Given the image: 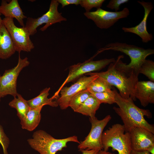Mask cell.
Wrapping results in <instances>:
<instances>
[{"instance_id":"1","label":"cell","mask_w":154,"mask_h":154,"mask_svg":"<svg viewBox=\"0 0 154 154\" xmlns=\"http://www.w3.org/2000/svg\"><path fill=\"white\" fill-rule=\"evenodd\" d=\"M123 55L118 56L115 61L109 64L107 70L100 72H91L86 74L96 75L107 82L110 85L115 86L119 90V94L123 98H130L133 101L135 86L138 80L139 74L121 60Z\"/></svg>"},{"instance_id":"34","label":"cell","mask_w":154,"mask_h":154,"mask_svg":"<svg viewBox=\"0 0 154 154\" xmlns=\"http://www.w3.org/2000/svg\"><path fill=\"white\" fill-rule=\"evenodd\" d=\"M1 15L0 14V27L3 24V19H2L1 17Z\"/></svg>"},{"instance_id":"31","label":"cell","mask_w":154,"mask_h":154,"mask_svg":"<svg viewBox=\"0 0 154 154\" xmlns=\"http://www.w3.org/2000/svg\"><path fill=\"white\" fill-rule=\"evenodd\" d=\"M130 154H150V153L147 151H137L131 150Z\"/></svg>"},{"instance_id":"14","label":"cell","mask_w":154,"mask_h":154,"mask_svg":"<svg viewBox=\"0 0 154 154\" xmlns=\"http://www.w3.org/2000/svg\"><path fill=\"white\" fill-rule=\"evenodd\" d=\"M137 2L143 8L144 14L142 20L137 25L131 27H123L122 30L125 33L135 34L139 37L143 43H146L151 40L153 38V35L148 32L147 27V18L153 8L152 3L150 2L138 1Z\"/></svg>"},{"instance_id":"10","label":"cell","mask_w":154,"mask_h":154,"mask_svg":"<svg viewBox=\"0 0 154 154\" xmlns=\"http://www.w3.org/2000/svg\"><path fill=\"white\" fill-rule=\"evenodd\" d=\"M84 15L93 21L96 26L100 29H108L113 25L119 19L127 17L129 11L127 7L118 11H109L101 8L95 11L85 12Z\"/></svg>"},{"instance_id":"15","label":"cell","mask_w":154,"mask_h":154,"mask_svg":"<svg viewBox=\"0 0 154 154\" xmlns=\"http://www.w3.org/2000/svg\"><path fill=\"white\" fill-rule=\"evenodd\" d=\"M134 96L144 107L154 104V82L150 80L138 81L135 88Z\"/></svg>"},{"instance_id":"28","label":"cell","mask_w":154,"mask_h":154,"mask_svg":"<svg viewBox=\"0 0 154 154\" xmlns=\"http://www.w3.org/2000/svg\"><path fill=\"white\" fill-rule=\"evenodd\" d=\"M128 0H111L106 6V7L111 9H114L115 11H118L119 7L122 4L127 3Z\"/></svg>"},{"instance_id":"21","label":"cell","mask_w":154,"mask_h":154,"mask_svg":"<svg viewBox=\"0 0 154 154\" xmlns=\"http://www.w3.org/2000/svg\"><path fill=\"white\" fill-rule=\"evenodd\" d=\"M17 97H14L9 105L11 107L16 109L17 115L21 120L25 117L31 108L27 100H25L21 95L18 94Z\"/></svg>"},{"instance_id":"11","label":"cell","mask_w":154,"mask_h":154,"mask_svg":"<svg viewBox=\"0 0 154 154\" xmlns=\"http://www.w3.org/2000/svg\"><path fill=\"white\" fill-rule=\"evenodd\" d=\"M90 58L83 62H79L70 66L69 68L68 75L61 88L67 83L79 78L84 74L100 70L116 60L114 58H104L96 61Z\"/></svg>"},{"instance_id":"23","label":"cell","mask_w":154,"mask_h":154,"mask_svg":"<svg viewBox=\"0 0 154 154\" xmlns=\"http://www.w3.org/2000/svg\"><path fill=\"white\" fill-rule=\"evenodd\" d=\"M91 95L87 89L79 92L71 99L69 104V107L75 112Z\"/></svg>"},{"instance_id":"36","label":"cell","mask_w":154,"mask_h":154,"mask_svg":"<svg viewBox=\"0 0 154 154\" xmlns=\"http://www.w3.org/2000/svg\"><path fill=\"white\" fill-rule=\"evenodd\" d=\"M1 76L0 75V78L1 77Z\"/></svg>"},{"instance_id":"3","label":"cell","mask_w":154,"mask_h":154,"mask_svg":"<svg viewBox=\"0 0 154 154\" xmlns=\"http://www.w3.org/2000/svg\"><path fill=\"white\" fill-rule=\"evenodd\" d=\"M29 144L40 154H56L67 147L69 142L79 144L78 137L75 135L62 139L54 138L45 131L39 130L35 132L32 138L27 140Z\"/></svg>"},{"instance_id":"12","label":"cell","mask_w":154,"mask_h":154,"mask_svg":"<svg viewBox=\"0 0 154 154\" xmlns=\"http://www.w3.org/2000/svg\"><path fill=\"white\" fill-rule=\"evenodd\" d=\"M96 75L83 76L69 87H62L60 89V95L57 98L56 102L61 110H65L69 107L72 98L79 92L86 89L89 84L97 77Z\"/></svg>"},{"instance_id":"8","label":"cell","mask_w":154,"mask_h":154,"mask_svg":"<svg viewBox=\"0 0 154 154\" xmlns=\"http://www.w3.org/2000/svg\"><path fill=\"white\" fill-rule=\"evenodd\" d=\"M18 61L17 65L11 69L6 70L0 78V96L3 98L8 95L17 97L18 94L17 90V80L22 70L29 66L30 62L26 57L21 58L19 53Z\"/></svg>"},{"instance_id":"29","label":"cell","mask_w":154,"mask_h":154,"mask_svg":"<svg viewBox=\"0 0 154 154\" xmlns=\"http://www.w3.org/2000/svg\"><path fill=\"white\" fill-rule=\"evenodd\" d=\"M81 0H57L59 3L62 5V8L70 5L74 4L78 5L80 4Z\"/></svg>"},{"instance_id":"4","label":"cell","mask_w":154,"mask_h":154,"mask_svg":"<svg viewBox=\"0 0 154 154\" xmlns=\"http://www.w3.org/2000/svg\"><path fill=\"white\" fill-rule=\"evenodd\" d=\"M102 143L103 150L108 151L111 147L118 154H130L132 150L130 134L125 132L123 125L116 123L103 132Z\"/></svg>"},{"instance_id":"27","label":"cell","mask_w":154,"mask_h":154,"mask_svg":"<svg viewBox=\"0 0 154 154\" xmlns=\"http://www.w3.org/2000/svg\"><path fill=\"white\" fill-rule=\"evenodd\" d=\"M0 143L3 148V154H8L7 149L10 143V140L5 133L3 127L0 125Z\"/></svg>"},{"instance_id":"16","label":"cell","mask_w":154,"mask_h":154,"mask_svg":"<svg viewBox=\"0 0 154 154\" xmlns=\"http://www.w3.org/2000/svg\"><path fill=\"white\" fill-rule=\"evenodd\" d=\"M0 14L5 18H15L22 27H25L24 19L25 15L17 0H11L9 3L3 0L0 5Z\"/></svg>"},{"instance_id":"20","label":"cell","mask_w":154,"mask_h":154,"mask_svg":"<svg viewBox=\"0 0 154 154\" xmlns=\"http://www.w3.org/2000/svg\"><path fill=\"white\" fill-rule=\"evenodd\" d=\"M50 87L46 88L42 90L40 94L35 98L27 100L28 103L31 108H35L45 105H48L52 107H57L58 105L56 101H53L52 97L48 98Z\"/></svg>"},{"instance_id":"35","label":"cell","mask_w":154,"mask_h":154,"mask_svg":"<svg viewBox=\"0 0 154 154\" xmlns=\"http://www.w3.org/2000/svg\"><path fill=\"white\" fill-rule=\"evenodd\" d=\"M1 97L0 96V101H1Z\"/></svg>"},{"instance_id":"6","label":"cell","mask_w":154,"mask_h":154,"mask_svg":"<svg viewBox=\"0 0 154 154\" xmlns=\"http://www.w3.org/2000/svg\"><path fill=\"white\" fill-rule=\"evenodd\" d=\"M59 4L57 0H52L48 11L41 17L37 18H27L25 27L30 36L35 34L37 32V28L43 24L45 23V25L40 29L42 31H45L53 24L67 20L66 18L62 16V13L58 11Z\"/></svg>"},{"instance_id":"18","label":"cell","mask_w":154,"mask_h":154,"mask_svg":"<svg viewBox=\"0 0 154 154\" xmlns=\"http://www.w3.org/2000/svg\"><path fill=\"white\" fill-rule=\"evenodd\" d=\"M43 107L30 108L25 117L20 120L23 129L32 131L36 128L40 122V112Z\"/></svg>"},{"instance_id":"7","label":"cell","mask_w":154,"mask_h":154,"mask_svg":"<svg viewBox=\"0 0 154 154\" xmlns=\"http://www.w3.org/2000/svg\"><path fill=\"white\" fill-rule=\"evenodd\" d=\"M112 119L110 115L102 120H98L95 116L89 117L91 124L90 131L88 136L78 146L80 151L87 149H103L102 138L104 129Z\"/></svg>"},{"instance_id":"19","label":"cell","mask_w":154,"mask_h":154,"mask_svg":"<svg viewBox=\"0 0 154 154\" xmlns=\"http://www.w3.org/2000/svg\"><path fill=\"white\" fill-rule=\"evenodd\" d=\"M101 104L91 95L74 112L92 117L95 116L96 111Z\"/></svg>"},{"instance_id":"26","label":"cell","mask_w":154,"mask_h":154,"mask_svg":"<svg viewBox=\"0 0 154 154\" xmlns=\"http://www.w3.org/2000/svg\"><path fill=\"white\" fill-rule=\"evenodd\" d=\"M104 0H81L80 5L84 8L86 12H90L93 8H100Z\"/></svg>"},{"instance_id":"24","label":"cell","mask_w":154,"mask_h":154,"mask_svg":"<svg viewBox=\"0 0 154 154\" xmlns=\"http://www.w3.org/2000/svg\"><path fill=\"white\" fill-rule=\"evenodd\" d=\"M90 92L95 97L101 104L104 103L112 104L115 103V94L113 89L109 91L100 93L92 92Z\"/></svg>"},{"instance_id":"9","label":"cell","mask_w":154,"mask_h":154,"mask_svg":"<svg viewBox=\"0 0 154 154\" xmlns=\"http://www.w3.org/2000/svg\"><path fill=\"white\" fill-rule=\"evenodd\" d=\"M3 23L9 33L15 47L16 51L30 52L35 47L30 35L25 27H19L15 25L13 19L4 18Z\"/></svg>"},{"instance_id":"32","label":"cell","mask_w":154,"mask_h":154,"mask_svg":"<svg viewBox=\"0 0 154 154\" xmlns=\"http://www.w3.org/2000/svg\"><path fill=\"white\" fill-rule=\"evenodd\" d=\"M98 154H116L114 153H112L108 151H104L103 150H100L98 153Z\"/></svg>"},{"instance_id":"22","label":"cell","mask_w":154,"mask_h":154,"mask_svg":"<svg viewBox=\"0 0 154 154\" xmlns=\"http://www.w3.org/2000/svg\"><path fill=\"white\" fill-rule=\"evenodd\" d=\"M112 88V86L105 80L98 76L89 84L87 89L90 92L100 93L110 91Z\"/></svg>"},{"instance_id":"13","label":"cell","mask_w":154,"mask_h":154,"mask_svg":"<svg viewBox=\"0 0 154 154\" xmlns=\"http://www.w3.org/2000/svg\"><path fill=\"white\" fill-rule=\"evenodd\" d=\"M129 132L132 150L148 151L154 147V134L149 131L142 127H135Z\"/></svg>"},{"instance_id":"25","label":"cell","mask_w":154,"mask_h":154,"mask_svg":"<svg viewBox=\"0 0 154 154\" xmlns=\"http://www.w3.org/2000/svg\"><path fill=\"white\" fill-rule=\"evenodd\" d=\"M139 73L147 77L150 80L154 82V62L151 60L145 59L141 66Z\"/></svg>"},{"instance_id":"33","label":"cell","mask_w":154,"mask_h":154,"mask_svg":"<svg viewBox=\"0 0 154 154\" xmlns=\"http://www.w3.org/2000/svg\"><path fill=\"white\" fill-rule=\"evenodd\" d=\"M148 151H149L150 154H154V147H152L150 149H149Z\"/></svg>"},{"instance_id":"5","label":"cell","mask_w":154,"mask_h":154,"mask_svg":"<svg viewBox=\"0 0 154 154\" xmlns=\"http://www.w3.org/2000/svg\"><path fill=\"white\" fill-rule=\"evenodd\" d=\"M107 50L120 52L128 56L131 62L128 66L134 69L139 74L140 67L146 58L154 54L153 49H145L125 43L116 42L109 43L100 49L96 55Z\"/></svg>"},{"instance_id":"30","label":"cell","mask_w":154,"mask_h":154,"mask_svg":"<svg viewBox=\"0 0 154 154\" xmlns=\"http://www.w3.org/2000/svg\"><path fill=\"white\" fill-rule=\"evenodd\" d=\"M100 150L98 149H94L88 150L87 149L81 151L82 154H98Z\"/></svg>"},{"instance_id":"2","label":"cell","mask_w":154,"mask_h":154,"mask_svg":"<svg viewBox=\"0 0 154 154\" xmlns=\"http://www.w3.org/2000/svg\"><path fill=\"white\" fill-rule=\"evenodd\" d=\"M112 88L115 94V102L118 106L114 107L113 109L122 120L125 132H129L134 127H140L154 134L153 125L149 123L144 118L145 116L148 118H152L150 111L138 107L131 98H122L115 88Z\"/></svg>"},{"instance_id":"17","label":"cell","mask_w":154,"mask_h":154,"mask_svg":"<svg viewBox=\"0 0 154 154\" xmlns=\"http://www.w3.org/2000/svg\"><path fill=\"white\" fill-rule=\"evenodd\" d=\"M16 51L11 37L3 23L0 27V59H8Z\"/></svg>"}]
</instances>
